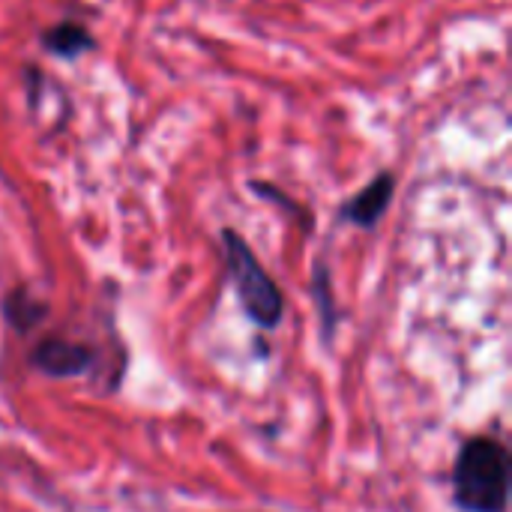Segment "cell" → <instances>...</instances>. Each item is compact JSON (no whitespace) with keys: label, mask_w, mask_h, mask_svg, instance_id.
<instances>
[{"label":"cell","mask_w":512,"mask_h":512,"mask_svg":"<svg viewBox=\"0 0 512 512\" xmlns=\"http://www.w3.org/2000/svg\"><path fill=\"white\" fill-rule=\"evenodd\" d=\"M453 501L462 512H510L512 456L495 435H471L453 459Z\"/></svg>","instance_id":"obj_1"},{"label":"cell","mask_w":512,"mask_h":512,"mask_svg":"<svg viewBox=\"0 0 512 512\" xmlns=\"http://www.w3.org/2000/svg\"><path fill=\"white\" fill-rule=\"evenodd\" d=\"M222 258L228 282L246 312V318L258 330H276L285 318V294L276 279L264 270L252 246L231 228L222 231Z\"/></svg>","instance_id":"obj_2"},{"label":"cell","mask_w":512,"mask_h":512,"mask_svg":"<svg viewBox=\"0 0 512 512\" xmlns=\"http://www.w3.org/2000/svg\"><path fill=\"white\" fill-rule=\"evenodd\" d=\"M30 366L48 378H81V375H93L102 366L99 348L90 342H78V339H66V336H42L33 351H30Z\"/></svg>","instance_id":"obj_3"},{"label":"cell","mask_w":512,"mask_h":512,"mask_svg":"<svg viewBox=\"0 0 512 512\" xmlns=\"http://www.w3.org/2000/svg\"><path fill=\"white\" fill-rule=\"evenodd\" d=\"M393 201V177L390 174H381L375 177L363 192H357L348 204H345V219L360 225V228H372L390 207Z\"/></svg>","instance_id":"obj_4"},{"label":"cell","mask_w":512,"mask_h":512,"mask_svg":"<svg viewBox=\"0 0 512 512\" xmlns=\"http://www.w3.org/2000/svg\"><path fill=\"white\" fill-rule=\"evenodd\" d=\"M0 312H3V321L18 336H27V333H33L36 324H42L48 318V303H42L27 288H12L0 303Z\"/></svg>","instance_id":"obj_5"},{"label":"cell","mask_w":512,"mask_h":512,"mask_svg":"<svg viewBox=\"0 0 512 512\" xmlns=\"http://www.w3.org/2000/svg\"><path fill=\"white\" fill-rule=\"evenodd\" d=\"M312 291H315V303H318V318H321L324 342H333V336H336V324H339V315H342V309H339V306H336V300H333L327 267H318V270H315Z\"/></svg>","instance_id":"obj_6"},{"label":"cell","mask_w":512,"mask_h":512,"mask_svg":"<svg viewBox=\"0 0 512 512\" xmlns=\"http://www.w3.org/2000/svg\"><path fill=\"white\" fill-rule=\"evenodd\" d=\"M45 42H48V48L57 51V54H78V51L87 45V33H84L81 27L63 24V27L51 30V33L45 36Z\"/></svg>","instance_id":"obj_7"}]
</instances>
